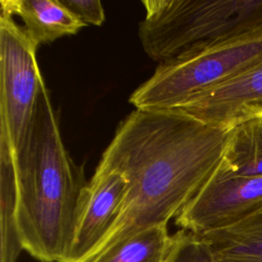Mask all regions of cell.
<instances>
[{
    "label": "cell",
    "mask_w": 262,
    "mask_h": 262,
    "mask_svg": "<svg viewBox=\"0 0 262 262\" xmlns=\"http://www.w3.org/2000/svg\"><path fill=\"white\" fill-rule=\"evenodd\" d=\"M138 38L159 63L215 44L262 37V0H143Z\"/></svg>",
    "instance_id": "3957f363"
},
{
    "label": "cell",
    "mask_w": 262,
    "mask_h": 262,
    "mask_svg": "<svg viewBox=\"0 0 262 262\" xmlns=\"http://www.w3.org/2000/svg\"><path fill=\"white\" fill-rule=\"evenodd\" d=\"M127 188V180L121 173L96 167L80 203L68 262L92 260L120 214Z\"/></svg>",
    "instance_id": "ba28073f"
},
{
    "label": "cell",
    "mask_w": 262,
    "mask_h": 262,
    "mask_svg": "<svg viewBox=\"0 0 262 262\" xmlns=\"http://www.w3.org/2000/svg\"><path fill=\"white\" fill-rule=\"evenodd\" d=\"M172 262H214V260L196 234L182 229V237Z\"/></svg>",
    "instance_id": "4fadbf2b"
},
{
    "label": "cell",
    "mask_w": 262,
    "mask_h": 262,
    "mask_svg": "<svg viewBox=\"0 0 262 262\" xmlns=\"http://www.w3.org/2000/svg\"><path fill=\"white\" fill-rule=\"evenodd\" d=\"M262 59V37L215 44L159 63L130 95L137 110H172Z\"/></svg>",
    "instance_id": "5b68a950"
},
{
    "label": "cell",
    "mask_w": 262,
    "mask_h": 262,
    "mask_svg": "<svg viewBox=\"0 0 262 262\" xmlns=\"http://www.w3.org/2000/svg\"><path fill=\"white\" fill-rule=\"evenodd\" d=\"M261 207L262 119H253L230 129L218 167L175 222L183 230L201 234Z\"/></svg>",
    "instance_id": "277c9868"
},
{
    "label": "cell",
    "mask_w": 262,
    "mask_h": 262,
    "mask_svg": "<svg viewBox=\"0 0 262 262\" xmlns=\"http://www.w3.org/2000/svg\"><path fill=\"white\" fill-rule=\"evenodd\" d=\"M196 235L214 262H262V207L234 223Z\"/></svg>",
    "instance_id": "30bf717a"
},
{
    "label": "cell",
    "mask_w": 262,
    "mask_h": 262,
    "mask_svg": "<svg viewBox=\"0 0 262 262\" xmlns=\"http://www.w3.org/2000/svg\"><path fill=\"white\" fill-rule=\"evenodd\" d=\"M60 2L85 26L99 27L105 19L104 9L99 0H60Z\"/></svg>",
    "instance_id": "5bb4252c"
},
{
    "label": "cell",
    "mask_w": 262,
    "mask_h": 262,
    "mask_svg": "<svg viewBox=\"0 0 262 262\" xmlns=\"http://www.w3.org/2000/svg\"><path fill=\"white\" fill-rule=\"evenodd\" d=\"M229 132L173 110L131 112L97 165L121 173L128 188L95 256L125 237L176 218L218 167Z\"/></svg>",
    "instance_id": "6da1fadb"
},
{
    "label": "cell",
    "mask_w": 262,
    "mask_h": 262,
    "mask_svg": "<svg viewBox=\"0 0 262 262\" xmlns=\"http://www.w3.org/2000/svg\"><path fill=\"white\" fill-rule=\"evenodd\" d=\"M36 46L13 17L0 15V145L13 159L29 132L45 86Z\"/></svg>",
    "instance_id": "8992f818"
},
{
    "label": "cell",
    "mask_w": 262,
    "mask_h": 262,
    "mask_svg": "<svg viewBox=\"0 0 262 262\" xmlns=\"http://www.w3.org/2000/svg\"><path fill=\"white\" fill-rule=\"evenodd\" d=\"M172 110L223 129L262 119V59Z\"/></svg>",
    "instance_id": "52a82bcc"
},
{
    "label": "cell",
    "mask_w": 262,
    "mask_h": 262,
    "mask_svg": "<svg viewBox=\"0 0 262 262\" xmlns=\"http://www.w3.org/2000/svg\"><path fill=\"white\" fill-rule=\"evenodd\" d=\"M1 13L18 16L29 39L36 45L77 34L85 25L60 0H1Z\"/></svg>",
    "instance_id": "9c48e42d"
},
{
    "label": "cell",
    "mask_w": 262,
    "mask_h": 262,
    "mask_svg": "<svg viewBox=\"0 0 262 262\" xmlns=\"http://www.w3.org/2000/svg\"><path fill=\"white\" fill-rule=\"evenodd\" d=\"M14 168L15 223L23 249L41 262H68L88 182L62 142L46 86Z\"/></svg>",
    "instance_id": "7a4b0ae2"
},
{
    "label": "cell",
    "mask_w": 262,
    "mask_h": 262,
    "mask_svg": "<svg viewBox=\"0 0 262 262\" xmlns=\"http://www.w3.org/2000/svg\"><path fill=\"white\" fill-rule=\"evenodd\" d=\"M182 229L170 234L166 224L143 229L99 252L90 262H172Z\"/></svg>",
    "instance_id": "8fae6325"
},
{
    "label": "cell",
    "mask_w": 262,
    "mask_h": 262,
    "mask_svg": "<svg viewBox=\"0 0 262 262\" xmlns=\"http://www.w3.org/2000/svg\"><path fill=\"white\" fill-rule=\"evenodd\" d=\"M16 182L12 171L0 174L1 262H16L23 249L15 223Z\"/></svg>",
    "instance_id": "7c38bea8"
}]
</instances>
